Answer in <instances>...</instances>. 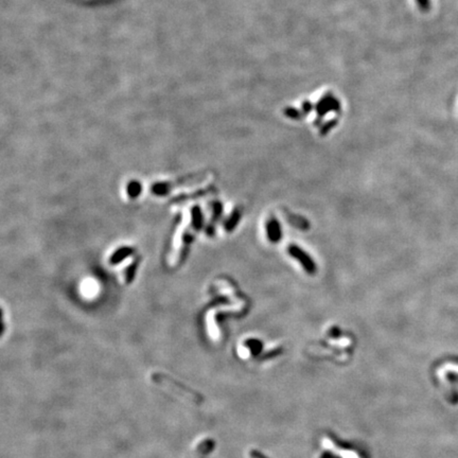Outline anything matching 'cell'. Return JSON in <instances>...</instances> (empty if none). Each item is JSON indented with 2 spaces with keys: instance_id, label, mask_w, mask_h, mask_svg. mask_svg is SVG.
Here are the masks:
<instances>
[{
  "instance_id": "6da1fadb",
  "label": "cell",
  "mask_w": 458,
  "mask_h": 458,
  "mask_svg": "<svg viewBox=\"0 0 458 458\" xmlns=\"http://www.w3.org/2000/svg\"><path fill=\"white\" fill-rule=\"evenodd\" d=\"M151 380L157 386L164 388L166 392L171 393L175 397H178L187 402L193 404H200L203 402V397L200 393L194 392L191 388L187 387L180 382L176 381L164 372H154L151 374Z\"/></svg>"
},
{
  "instance_id": "7a4b0ae2",
  "label": "cell",
  "mask_w": 458,
  "mask_h": 458,
  "mask_svg": "<svg viewBox=\"0 0 458 458\" xmlns=\"http://www.w3.org/2000/svg\"><path fill=\"white\" fill-rule=\"evenodd\" d=\"M289 252H290L291 256H293L294 258L298 259L301 262V264L303 265V267L307 269L309 273L312 274V273L315 272V264L313 262H312V260L310 259V257H308L307 254H304L299 247L292 245L289 248Z\"/></svg>"
},
{
  "instance_id": "3957f363",
  "label": "cell",
  "mask_w": 458,
  "mask_h": 458,
  "mask_svg": "<svg viewBox=\"0 0 458 458\" xmlns=\"http://www.w3.org/2000/svg\"><path fill=\"white\" fill-rule=\"evenodd\" d=\"M214 447V441L212 439H205L200 441L196 448L193 450V452L189 456V458H206L209 455Z\"/></svg>"
},
{
  "instance_id": "277c9868",
  "label": "cell",
  "mask_w": 458,
  "mask_h": 458,
  "mask_svg": "<svg viewBox=\"0 0 458 458\" xmlns=\"http://www.w3.org/2000/svg\"><path fill=\"white\" fill-rule=\"evenodd\" d=\"M133 253H134L133 248L122 247L119 249V251H117L114 254V256L110 258V262H112V264H117V263H119L120 261H122L124 258H127V257L131 256Z\"/></svg>"
},
{
  "instance_id": "5b68a950",
  "label": "cell",
  "mask_w": 458,
  "mask_h": 458,
  "mask_svg": "<svg viewBox=\"0 0 458 458\" xmlns=\"http://www.w3.org/2000/svg\"><path fill=\"white\" fill-rule=\"evenodd\" d=\"M267 230H268V235H269V239L276 242V241H278L281 237V231H280V226L279 224L277 223V221L276 220H270V222L268 223V226H267Z\"/></svg>"
},
{
  "instance_id": "8992f818",
  "label": "cell",
  "mask_w": 458,
  "mask_h": 458,
  "mask_svg": "<svg viewBox=\"0 0 458 458\" xmlns=\"http://www.w3.org/2000/svg\"><path fill=\"white\" fill-rule=\"evenodd\" d=\"M140 190H141L140 185L138 184V183H135V182H134V183H131V184L129 185L128 192H129V194H130V196H131V197H136V196H138V194L140 193Z\"/></svg>"
},
{
  "instance_id": "52a82bcc",
  "label": "cell",
  "mask_w": 458,
  "mask_h": 458,
  "mask_svg": "<svg viewBox=\"0 0 458 458\" xmlns=\"http://www.w3.org/2000/svg\"><path fill=\"white\" fill-rule=\"evenodd\" d=\"M137 263H138L137 261L134 262L133 264H131V265L128 268V270H127V282H128V283L131 282V280H133V278H134V276H135V269H136V267H137Z\"/></svg>"
},
{
  "instance_id": "ba28073f",
  "label": "cell",
  "mask_w": 458,
  "mask_h": 458,
  "mask_svg": "<svg viewBox=\"0 0 458 458\" xmlns=\"http://www.w3.org/2000/svg\"><path fill=\"white\" fill-rule=\"evenodd\" d=\"M251 457L252 458H265L264 456H262L259 452H257V451H253V452L251 453Z\"/></svg>"
}]
</instances>
